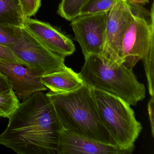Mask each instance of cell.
Returning <instances> with one entry per match:
<instances>
[{"mask_svg": "<svg viewBox=\"0 0 154 154\" xmlns=\"http://www.w3.org/2000/svg\"><path fill=\"white\" fill-rule=\"evenodd\" d=\"M0 134V145L19 154H58L63 129L46 94H33L20 103Z\"/></svg>", "mask_w": 154, "mask_h": 154, "instance_id": "cell-1", "label": "cell"}, {"mask_svg": "<svg viewBox=\"0 0 154 154\" xmlns=\"http://www.w3.org/2000/svg\"><path fill=\"white\" fill-rule=\"evenodd\" d=\"M12 89L10 82L7 77L0 72V93L7 91Z\"/></svg>", "mask_w": 154, "mask_h": 154, "instance_id": "cell-22", "label": "cell"}, {"mask_svg": "<svg viewBox=\"0 0 154 154\" xmlns=\"http://www.w3.org/2000/svg\"><path fill=\"white\" fill-rule=\"evenodd\" d=\"M0 72L8 78L20 101L28 99L33 94L47 88L29 68L18 63L0 60Z\"/></svg>", "mask_w": 154, "mask_h": 154, "instance_id": "cell-9", "label": "cell"}, {"mask_svg": "<svg viewBox=\"0 0 154 154\" xmlns=\"http://www.w3.org/2000/svg\"><path fill=\"white\" fill-rule=\"evenodd\" d=\"M154 97H151L148 103V111L152 137H154Z\"/></svg>", "mask_w": 154, "mask_h": 154, "instance_id": "cell-21", "label": "cell"}, {"mask_svg": "<svg viewBox=\"0 0 154 154\" xmlns=\"http://www.w3.org/2000/svg\"><path fill=\"white\" fill-rule=\"evenodd\" d=\"M128 3L131 6L142 7L149 3V0H127Z\"/></svg>", "mask_w": 154, "mask_h": 154, "instance_id": "cell-23", "label": "cell"}, {"mask_svg": "<svg viewBox=\"0 0 154 154\" xmlns=\"http://www.w3.org/2000/svg\"><path fill=\"white\" fill-rule=\"evenodd\" d=\"M0 60L21 64L25 66L23 62L20 60L10 48L0 44Z\"/></svg>", "mask_w": 154, "mask_h": 154, "instance_id": "cell-20", "label": "cell"}, {"mask_svg": "<svg viewBox=\"0 0 154 154\" xmlns=\"http://www.w3.org/2000/svg\"><path fill=\"white\" fill-rule=\"evenodd\" d=\"M131 6V16L122 38L121 59L126 67L133 68L154 42V4L150 11Z\"/></svg>", "mask_w": 154, "mask_h": 154, "instance_id": "cell-5", "label": "cell"}, {"mask_svg": "<svg viewBox=\"0 0 154 154\" xmlns=\"http://www.w3.org/2000/svg\"><path fill=\"white\" fill-rule=\"evenodd\" d=\"M63 129L106 144L116 145L101 120L92 89L85 85L67 93L46 94Z\"/></svg>", "mask_w": 154, "mask_h": 154, "instance_id": "cell-2", "label": "cell"}, {"mask_svg": "<svg viewBox=\"0 0 154 154\" xmlns=\"http://www.w3.org/2000/svg\"><path fill=\"white\" fill-rule=\"evenodd\" d=\"M76 41L84 57L101 55L106 40V13L80 16L71 21Z\"/></svg>", "mask_w": 154, "mask_h": 154, "instance_id": "cell-7", "label": "cell"}, {"mask_svg": "<svg viewBox=\"0 0 154 154\" xmlns=\"http://www.w3.org/2000/svg\"><path fill=\"white\" fill-rule=\"evenodd\" d=\"M131 14V7L127 0H119L106 12V40L101 56L122 64V43Z\"/></svg>", "mask_w": 154, "mask_h": 154, "instance_id": "cell-8", "label": "cell"}, {"mask_svg": "<svg viewBox=\"0 0 154 154\" xmlns=\"http://www.w3.org/2000/svg\"><path fill=\"white\" fill-rule=\"evenodd\" d=\"M88 0H62L57 14L68 21L79 17L80 11Z\"/></svg>", "mask_w": 154, "mask_h": 154, "instance_id": "cell-14", "label": "cell"}, {"mask_svg": "<svg viewBox=\"0 0 154 154\" xmlns=\"http://www.w3.org/2000/svg\"><path fill=\"white\" fill-rule=\"evenodd\" d=\"M20 103L13 89L0 93V118H8Z\"/></svg>", "mask_w": 154, "mask_h": 154, "instance_id": "cell-15", "label": "cell"}, {"mask_svg": "<svg viewBox=\"0 0 154 154\" xmlns=\"http://www.w3.org/2000/svg\"><path fill=\"white\" fill-rule=\"evenodd\" d=\"M40 80L47 89L55 93L72 91L84 85L79 73L66 66L61 71L41 76Z\"/></svg>", "mask_w": 154, "mask_h": 154, "instance_id": "cell-12", "label": "cell"}, {"mask_svg": "<svg viewBox=\"0 0 154 154\" xmlns=\"http://www.w3.org/2000/svg\"><path fill=\"white\" fill-rule=\"evenodd\" d=\"M26 17L35 16L41 7V0H19Z\"/></svg>", "mask_w": 154, "mask_h": 154, "instance_id": "cell-19", "label": "cell"}, {"mask_svg": "<svg viewBox=\"0 0 154 154\" xmlns=\"http://www.w3.org/2000/svg\"><path fill=\"white\" fill-rule=\"evenodd\" d=\"M102 122L122 149L133 152L142 126L131 105L119 97L92 89Z\"/></svg>", "mask_w": 154, "mask_h": 154, "instance_id": "cell-4", "label": "cell"}, {"mask_svg": "<svg viewBox=\"0 0 154 154\" xmlns=\"http://www.w3.org/2000/svg\"><path fill=\"white\" fill-rule=\"evenodd\" d=\"M26 18L19 0H0V24L22 28Z\"/></svg>", "mask_w": 154, "mask_h": 154, "instance_id": "cell-13", "label": "cell"}, {"mask_svg": "<svg viewBox=\"0 0 154 154\" xmlns=\"http://www.w3.org/2000/svg\"><path fill=\"white\" fill-rule=\"evenodd\" d=\"M119 0H88L80 11V16L106 13Z\"/></svg>", "mask_w": 154, "mask_h": 154, "instance_id": "cell-16", "label": "cell"}, {"mask_svg": "<svg viewBox=\"0 0 154 154\" xmlns=\"http://www.w3.org/2000/svg\"><path fill=\"white\" fill-rule=\"evenodd\" d=\"M132 152L116 145L106 144L63 129L60 132L58 154H128Z\"/></svg>", "mask_w": 154, "mask_h": 154, "instance_id": "cell-11", "label": "cell"}, {"mask_svg": "<svg viewBox=\"0 0 154 154\" xmlns=\"http://www.w3.org/2000/svg\"><path fill=\"white\" fill-rule=\"evenodd\" d=\"M85 60L79 75L85 85L119 97L130 105L145 99V85L138 81L132 68L100 55H89Z\"/></svg>", "mask_w": 154, "mask_h": 154, "instance_id": "cell-3", "label": "cell"}, {"mask_svg": "<svg viewBox=\"0 0 154 154\" xmlns=\"http://www.w3.org/2000/svg\"><path fill=\"white\" fill-rule=\"evenodd\" d=\"M22 28L0 24V44L10 48L20 38Z\"/></svg>", "mask_w": 154, "mask_h": 154, "instance_id": "cell-18", "label": "cell"}, {"mask_svg": "<svg viewBox=\"0 0 154 154\" xmlns=\"http://www.w3.org/2000/svg\"><path fill=\"white\" fill-rule=\"evenodd\" d=\"M154 43L152 42L146 54L141 59L147 80L149 93L151 97H154Z\"/></svg>", "mask_w": 154, "mask_h": 154, "instance_id": "cell-17", "label": "cell"}, {"mask_svg": "<svg viewBox=\"0 0 154 154\" xmlns=\"http://www.w3.org/2000/svg\"><path fill=\"white\" fill-rule=\"evenodd\" d=\"M37 76L41 77L65 68V58L45 46L24 27L18 41L10 47Z\"/></svg>", "mask_w": 154, "mask_h": 154, "instance_id": "cell-6", "label": "cell"}, {"mask_svg": "<svg viewBox=\"0 0 154 154\" xmlns=\"http://www.w3.org/2000/svg\"><path fill=\"white\" fill-rule=\"evenodd\" d=\"M24 27L48 49L61 57L65 58L75 51L73 41L49 23L26 17Z\"/></svg>", "mask_w": 154, "mask_h": 154, "instance_id": "cell-10", "label": "cell"}]
</instances>
